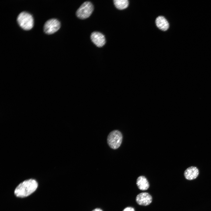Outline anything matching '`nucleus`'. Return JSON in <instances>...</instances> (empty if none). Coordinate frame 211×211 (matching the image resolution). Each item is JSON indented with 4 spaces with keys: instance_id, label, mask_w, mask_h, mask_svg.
Masks as SVG:
<instances>
[{
    "instance_id": "obj_1",
    "label": "nucleus",
    "mask_w": 211,
    "mask_h": 211,
    "mask_svg": "<svg viewBox=\"0 0 211 211\" xmlns=\"http://www.w3.org/2000/svg\"><path fill=\"white\" fill-rule=\"evenodd\" d=\"M38 186V183L35 180L33 179L26 180L17 186L15 190L14 193L18 197H26L34 192Z\"/></svg>"
},
{
    "instance_id": "obj_8",
    "label": "nucleus",
    "mask_w": 211,
    "mask_h": 211,
    "mask_svg": "<svg viewBox=\"0 0 211 211\" xmlns=\"http://www.w3.org/2000/svg\"><path fill=\"white\" fill-rule=\"evenodd\" d=\"M199 174V171L195 166H191L187 168L185 171L184 175L185 178L189 180L196 178Z\"/></svg>"
},
{
    "instance_id": "obj_10",
    "label": "nucleus",
    "mask_w": 211,
    "mask_h": 211,
    "mask_svg": "<svg viewBox=\"0 0 211 211\" xmlns=\"http://www.w3.org/2000/svg\"><path fill=\"white\" fill-rule=\"evenodd\" d=\"M136 184L138 188L140 190H147L149 188V183L146 178L143 176H140L137 178Z\"/></svg>"
},
{
    "instance_id": "obj_3",
    "label": "nucleus",
    "mask_w": 211,
    "mask_h": 211,
    "mask_svg": "<svg viewBox=\"0 0 211 211\" xmlns=\"http://www.w3.org/2000/svg\"><path fill=\"white\" fill-rule=\"evenodd\" d=\"M121 133L117 130L110 132L107 137V142L109 146L112 149H115L120 146L122 141Z\"/></svg>"
},
{
    "instance_id": "obj_9",
    "label": "nucleus",
    "mask_w": 211,
    "mask_h": 211,
    "mask_svg": "<svg viewBox=\"0 0 211 211\" xmlns=\"http://www.w3.org/2000/svg\"><path fill=\"white\" fill-rule=\"evenodd\" d=\"M155 23L156 25L161 30L165 31L169 27V24L166 19L163 16H160L156 19Z\"/></svg>"
},
{
    "instance_id": "obj_7",
    "label": "nucleus",
    "mask_w": 211,
    "mask_h": 211,
    "mask_svg": "<svg viewBox=\"0 0 211 211\" xmlns=\"http://www.w3.org/2000/svg\"><path fill=\"white\" fill-rule=\"evenodd\" d=\"M136 200L137 203L140 205L147 206L151 203L152 198L147 193H142L137 195Z\"/></svg>"
},
{
    "instance_id": "obj_12",
    "label": "nucleus",
    "mask_w": 211,
    "mask_h": 211,
    "mask_svg": "<svg viewBox=\"0 0 211 211\" xmlns=\"http://www.w3.org/2000/svg\"><path fill=\"white\" fill-rule=\"evenodd\" d=\"M123 211H135V210L132 207H127L125 208Z\"/></svg>"
},
{
    "instance_id": "obj_13",
    "label": "nucleus",
    "mask_w": 211,
    "mask_h": 211,
    "mask_svg": "<svg viewBox=\"0 0 211 211\" xmlns=\"http://www.w3.org/2000/svg\"><path fill=\"white\" fill-rule=\"evenodd\" d=\"M92 211H103L102 210H101L99 208H96L94 210H93Z\"/></svg>"
},
{
    "instance_id": "obj_6",
    "label": "nucleus",
    "mask_w": 211,
    "mask_h": 211,
    "mask_svg": "<svg viewBox=\"0 0 211 211\" xmlns=\"http://www.w3.org/2000/svg\"><path fill=\"white\" fill-rule=\"evenodd\" d=\"M91 38L93 43L97 47H103L106 43V39L104 35L98 32H93L91 35Z\"/></svg>"
},
{
    "instance_id": "obj_11",
    "label": "nucleus",
    "mask_w": 211,
    "mask_h": 211,
    "mask_svg": "<svg viewBox=\"0 0 211 211\" xmlns=\"http://www.w3.org/2000/svg\"><path fill=\"white\" fill-rule=\"evenodd\" d=\"M113 2L116 8L119 10L126 8L129 5V1L127 0H114Z\"/></svg>"
},
{
    "instance_id": "obj_2",
    "label": "nucleus",
    "mask_w": 211,
    "mask_h": 211,
    "mask_svg": "<svg viewBox=\"0 0 211 211\" xmlns=\"http://www.w3.org/2000/svg\"><path fill=\"white\" fill-rule=\"evenodd\" d=\"M17 21L20 27L25 30H30L33 27V18L32 15L27 12H21L17 17Z\"/></svg>"
},
{
    "instance_id": "obj_5",
    "label": "nucleus",
    "mask_w": 211,
    "mask_h": 211,
    "mask_svg": "<svg viewBox=\"0 0 211 211\" xmlns=\"http://www.w3.org/2000/svg\"><path fill=\"white\" fill-rule=\"evenodd\" d=\"M60 27V22L57 19H50L45 23L44 26V30L47 34H52L57 31Z\"/></svg>"
},
{
    "instance_id": "obj_4",
    "label": "nucleus",
    "mask_w": 211,
    "mask_h": 211,
    "mask_svg": "<svg viewBox=\"0 0 211 211\" xmlns=\"http://www.w3.org/2000/svg\"><path fill=\"white\" fill-rule=\"evenodd\" d=\"M93 10L92 3L89 1L84 2L76 11L77 16L81 19H85L89 17Z\"/></svg>"
}]
</instances>
